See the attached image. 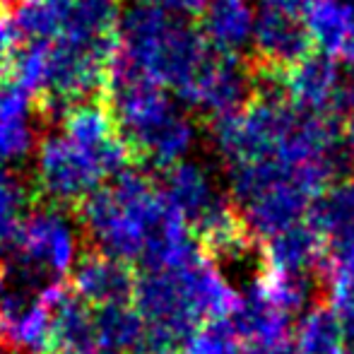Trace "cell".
Segmentation results:
<instances>
[{
  "instance_id": "1",
  "label": "cell",
  "mask_w": 354,
  "mask_h": 354,
  "mask_svg": "<svg viewBox=\"0 0 354 354\" xmlns=\"http://www.w3.org/2000/svg\"><path fill=\"white\" fill-rule=\"evenodd\" d=\"M133 167V154L104 104L80 102L56 113L34 149V188L58 207H80Z\"/></svg>"
},
{
  "instance_id": "2",
  "label": "cell",
  "mask_w": 354,
  "mask_h": 354,
  "mask_svg": "<svg viewBox=\"0 0 354 354\" xmlns=\"http://www.w3.org/2000/svg\"><path fill=\"white\" fill-rule=\"evenodd\" d=\"M104 92V106L133 159L167 171L191 157L198 145V123L191 109L183 106L169 89L111 61Z\"/></svg>"
},
{
  "instance_id": "3",
  "label": "cell",
  "mask_w": 354,
  "mask_h": 354,
  "mask_svg": "<svg viewBox=\"0 0 354 354\" xmlns=\"http://www.w3.org/2000/svg\"><path fill=\"white\" fill-rule=\"evenodd\" d=\"M210 58L212 51L191 19L176 17L152 0H131L121 8L113 53L116 66L181 99Z\"/></svg>"
},
{
  "instance_id": "4",
  "label": "cell",
  "mask_w": 354,
  "mask_h": 354,
  "mask_svg": "<svg viewBox=\"0 0 354 354\" xmlns=\"http://www.w3.org/2000/svg\"><path fill=\"white\" fill-rule=\"evenodd\" d=\"M82 229L68 207L51 203L34 205L22 214L8 243L0 272L8 280L41 292L53 282H66L82 258Z\"/></svg>"
},
{
  "instance_id": "5",
  "label": "cell",
  "mask_w": 354,
  "mask_h": 354,
  "mask_svg": "<svg viewBox=\"0 0 354 354\" xmlns=\"http://www.w3.org/2000/svg\"><path fill=\"white\" fill-rule=\"evenodd\" d=\"M159 186L183 217L196 243L241 222V214L234 207L227 188L219 186L210 164L191 157L183 159L164 171Z\"/></svg>"
},
{
  "instance_id": "6",
  "label": "cell",
  "mask_w": 354,
  "mask_h": 354,
  "mask_svg": "<svg viewBox=\"0 0 354 354\" xmlns=\"http://www.w3.org/2000/svg\"><path fill=\"white\" fill-rule=\"evenodd\" d=\"M304 10L294 0H256L251 51L266 68L284 73L311 53Z\"/></svg>"
},
{
  "instance_id": "7",
  "label": "cell",
  "mask_w": 354,
  "mask_h": 354,
  "mask_svg": "<svg viewBox=\"0 0 354 354\" xmlns=\"http://www.w3.org/2000/svg\"><path fill=\"white\" fill-rule=\"evenodd\" d=\"M256 97V82L241 58H227L212 53L196 82L178 102L186 109L205 113L210 121L241 111Z\"/></svg>"
},
{
  "instance_id": "8",
  "label": "cell",
  "mask_w": 354,
  "mask_h": 354,
  "mask_svg": "<svg viewBox=\"0 0 354 354\" xmlns=\"http://www.w3.org/2000/svg\"><path fill=\"white\" fill-rule=\"evenodd\" d=\"M282 97L313 116L335 118L345 113V82L340 61L311 51L282 73Z\"/></svg>"
},
{
  "instance_id": "9",
  "label": "cell",
  "mask_w": 354,
  "mask_h": 354,
  "mask_svg": "<svg viewBox=\"0 0 354 354\" xmlns=\"http://www.w3.org/2000/svg\"><path fill=\"white\" fill-rule=\"evenodd\" d=\"M68 280L73 297H77L89 308H104L133 301L138 272L133 270V266L92 251L80 258Z\"/></svg>"
},
{
  "instance_id": "10",
  "label": "cell",
  "mask_w": 354,
  "mask_h": 354,
  "mask_svg": "<svg viewBox=\"0 0 354 354\" xmlns=\"http://www.w3.org/2000/svg\"><path fill=\"white\" fill-rule=\"evenodd\" d=\"M256 0H205L198 15V32L217 56L241 58L251 51Z\"/></svg>"
},
{
  "instance_id": "11",
  "label": "cell",
  "mask_w": 354,
  "mask_h": 354,
  "mask_svg": "<svg viewBox=\"0 0 354 354\" xmlns=\"http://www.w3.org/2000/svg\"><path fill=\"white\" fill-rule=\"evenodd\" d=\"M34 104L37 99L10 75L0 80V167L22 162L37 149L39 133Z\"/></svg>"
},
{
  "instance_id": "12",
  "label": "cell",
  "mask_w": 354,
  "mask_h": 354,
  "mask_svg": "<svg viewBox=\"0 0 354 354\" xmlns=\"http://www.w3.org/2000/svg\"><path fill=\"white\" fill-rule=\"evenodd\" d=\"M234 337L251 347H277L292 340V318L266 299L261 289L239 294L236 306L224 316Z\"/></svg>"
},
{
  "instance_id": "13",
  "label": "cell",
  "mask_w": 354,
  "mask_h": 354,
  "mask_svg": "<svg viewBox=\"0 0 354 354\" xmlns=\"http://www.w3.org/2000/svg\"><path fill=\"white\" fill-rule=\"evenodd\" d=\"M304 24L318 53L340 58L354 48V0H316L304 8Z\"/></svg>"
},
{
  "instance_id": "14",
  "label": "cell",
  "mask_w": 354,
  "mask_h": 354,
  "mask_svg": "<svg viewBox=\"0 0 354 354\" xmlns=\"http://www.w3.org/2000/svg\"><path fill=\"white\" fill-rule=\"evenodd\" d=\"M266 246L268 270L304 275L321 270L323 239L306 224V219L263 241Z\"/></svg>"
},
{
  "instance_id": "15",
  "label": "cell",
  "mask_w": 354,
  "mask_h": 354,
  "mask_svg": "<svg viewBox=\"0 0 354 354\" xmlns=\"http://www.w3.org/2000/svg\"><path fill=\"white\" fill-rule=\"evenodd\" d=\"M97 347L94 308L73 297L71 289L53 306L51 347L48 354H87Z\"/></svg>"
},
{
  "instance_id": "16",
  "label": "cell",
  "mask_w": 354,
  "mask_h": 354,
  "mask_svg": "<svg viewBox=\"0 0 354 354\" xmlns=\"http://www.w3.org/2000/svg\"><path fill=\"white\" fill-rule=\"evenodd\" d=\"M142 316L133 308V304L94 308V335L97 347L116 354H142L145 347Z\"/></svg>"
},
{
  "instance_id": "17",
  "label": "cell",
  "mask_w": 354,
  "mask_h": 354,
  "mask_svg": "<svg viewBox=\"0 0 354 354\" xmlns=\"http://www.w3.org/2000/svg\"><path fill=\"white\" fill-rule=\"evenodd\" d=\"M292 342L297 354H345L340 318L328 301L316 304L299 318Z\"/></svg>"
},
{
  "instance_id": "18",
  "label": "cell",
  "mask_w": 354,
  "mask_h": 354,
  "mask_svg": "<svg viewBox=\"0 0 354 354\" xmlns=\"http://www.w3.org/2000/svg\"><path fill=\"white\" fill-rule=\"evenodd\" d=\"M27 205V191L12 171L0 167V248L8 246Z\"/></svg>"
},
{
  "instance_id": "19",
  "label": "cell",
  "mask_w": 354,
  "mask_h": 354,
  "mask_svg": "<svg viewBox=\"0 0 354 354\" xmlns=\"http://www.w3.org/2000/svg\"><path fill=\"white\" fill-rule=\"evenodd\" d=\"M15 48H17V34H15L12 19L8 10L0 8V71H8Z\"/></svg>"
},
{
  "instance_id": "20",
  "label": "cell",
  "mask_w": 354,
  "mask_h": 354,
  "mask_svg": "<svg viewBox=\"0 0 354 354\" xmlns=\"http://www.w3.org/2000/svg\"><path fill=\"white\" fill-rule=\"evenodd\" d=\"M154 5H159L162 10L167 12L176 15V17H183V19H191V17H198L205 5V0H152Z\"/></svg>"
},
{
  "instance_id": "21",
  "label": "cell",
  "mask_w": 354,
  "mask_h": 354,
  "mask_svg": "<svg viewBox=\"0 0 354 354\" xmlns=\"http://www.w3.org/2000/svg\"><path fill=\"white\" fill-rule=\"evenodd\" d=\"M342 68V82H345V113L354 116V48L337 58Z\"/></svg>"
},
{
  "instance_id": "22",
  "label": "cell",
  "mask_w": 354,
  "mask_h": 354,
  "mask_svg": "<svg viewBox=\"0 0 354 354\" xmlns=\"http://www.w3.org/2000/svg\"><path fill=\"white\" fill-rule=\"evenodd\" d=\"M342 149H345L347 162L354 164V116L347 121L345 131H342Z\"/></svg>"
},
{
  "instance_id": "23",
  "label": "cell",
  "mask_w": 354,
  "mask_h": 354,
  "mask_svg": "<svg viewBox=\"0 0 354 354\" xmlns=\"http://www.w3.org/2000/svg\"><path fill=\"white\" fill-rule=\"evenodd\" d=\"M294 3H297L299 5V8H306V5H311V3H316V0H294Z\"/></svg>"
},
{
  "instance_id": "24",
  "label": "cell",
  "mask_w": 354,
  "mask_h": 354,
  "mask_svg": "<svg viewBox=\"0 0 354 354\" xmlns=\"http://www.w3.org/2000/svg\"><path fill=\"white\" fill-rule=\"evenodd\" d=\"M0 354H15V352H10V350H5V347H0Z\"/></svg>"
},
{
  "instance_id": "25",
  "label": "cell",
  "mask_w": 354,
  "mask_h": 354,
  "mask_svg": "<svg viewBox=\"0 0 354 354\" xmlns=\"http://www.w3.org/2000/svg\"><path fill=\"white\" fill-rule=\"evenodd\" d=\"M5 75H8V71H0V80H3V77H5Z\"/></svg>"
}]
</instances>
